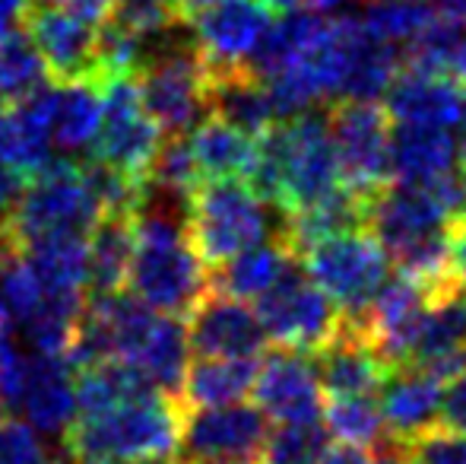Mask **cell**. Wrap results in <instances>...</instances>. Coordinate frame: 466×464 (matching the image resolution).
I'll return each instance as SVG.
<instances>
[{"instance_id":"25","label":"cell","mask_w":466,"mask_h":464,"mask_svg":"<svg viewBox=\"0 0 466 464\" xmlns=\"http://www.w3.org/2000/svg\"><path fill=\"white\" fill-rule=\"evenodd\" d=\"M190 153L200 169V179H251L258 160V137L232 128L216 115H207L187 130Z\"/></svg>"},{"instance_id":"46","label":"cell","mask_w":466,"mask_h":464,"mask_svg":"<svg viewBox=\"0 0 466 464\" xmlns=\"http://www.w3.org/2000/svg\"><path fill=\"white\" fill-rule=\"evenodd\" d=\"M435 16L444 19H466V0H435Z\"/></svg>"},{"instance_id":"23","label":"cell","mask_w":466,"mask_h":464,"mask_svg":"<svg viewBox=\"0 0 466 464\" xmlns=\"http://www.w3.org/2000/svg\"><path fill=\"white\" fill-rule=\"evenodd\" d=\"M461 169V143L454 128L393 124L390 181H435Z\"/></svg>"},{"instance_id":"1","label":"cell","mask_w":466,"mask_h":464,"mask_svg":"<svg viewBox=\"0 0 466 464\" xmlns=\"http://www.w3.org/2000/svg\"><path fill=\"white\" fill-rule=\"evenodd\" d=\"M185 207L187 198H175L147 185L140 211L130 217L134 248L127 286L159 315L185 318L209 290V271L187 239Z\"/></svg>"},{"instance_id":"26","label":"cell","mask_w":466,"mask_h":464,"mask_svg":"<svg viewBox=\"0 0 466 464\" xmlns=\"http://www.w3.org/2000/svg\"><path fill=\"white\" fill-rule=\"evenodd\" d=\"M207 102H209V115L222 118V121H228L232 128L245 130V134H251V137L267 134V130L279 121L264 83L248 67L209 74Z\"/></svg>"},{"instance_id":"35","label":"cell","mask_w":466,"mask_h":464,"mask_svg":"<svg viewBox=\"0 0 466 464\" xmlns=\"http://www.w3.org/2000/svg\"><path fill=\"white\" fill-rule=\"evenodd\" d=\"M327 446H330V433H327L324 420L277 423L270 427L258 464H318Z\"/></svg>"},{"instance_id":"34","label":"cell","mask_w":466,"mask_h":464,"mask_svg":"<svg viewBox=\"0 0 466 464\" xmlns=\"http://www.w3.org/2000/svg\"><path fill=\"white\" fill-rule=\"evenodd\" d=\"M431 16L435 10L429 6V0H362V13H359L371 36L400 51H406L422 36Z\"/></svg>"},{"instance_id":"49","label":"cell","mask_w":466,"mask_h":464,"mask_svg":"<svg viewBox=\"0 0 466 464\" xmlns=\"http://www.w3.org/2000/svg\"><path fill=\"white\" fill-rule=\"evenodd\" d=\"M105 464H185V461L166 455V459H124V461H105Z\"/></svg>"},{"instance_id":"10","label":"cell","mask_w":466,"mask_h":464,"mask_svg":"<svg viewBox=\"0 0 466 464\" xmlns=\"http://www.w3.org/2000/svg\"><path fill=\"white\" fill-rule=\"evenodd\" d=\"M254 312L264 325L267 341L305 353H314L327 341H333V335L346 322L339 305L318 284L308 280L301 264H295L264 296L254 299Z\"/></svg>"},{"instance_id":"22","label":"cell","mask_w":466,"mask_h":464,"mask_svg":"<svg viewBox=\"0 0 466 464\" xmlns=\"http://www.w3.org/2000/svg\"><path fill=\"white\" fill-rule=\"evenodd\" d=\"M318 369L320 388L330 397L343 395H378L380 382L390 372V366L378 356L371 341L362 335L356 322L346 318L343 328L333 335L320 350L311 353Z\"/></svg>"},{"instance_id":"13","label":"cell","mask_w":466,"mask_h":464,"mask_svg":"<svg viewBox=\"0 0 466 464\" xmlns=\"http://www.w3.org/2000/svg\"><path fill=\"white\" fill-rule=\"evenodd\" d=\"M277 10L270 0H216L187 19L194 48L209 74L245 70L270 32Z\"/></svg>"},{"instance_id":"38","label":"cell","mask_w":466,"mask_h":464,"mask_svg":"<svg viewBox=\"0 0 466 464\" xmlns=\"http://www.w3.org/2000/svg\"><path fill=\"white\" fill-rule=\"evenodd\" d=\"M0 464H48L45 439L23 420H0Z\"/></svg>"},{"instance_id":"30","label":"cell","mask_w":466,"mask_h":464,"mask_svg":"<svg viewBox=\"0 0 466 464\" xmlns=\"http://www.w3.org/2000/svg\"><path fill=\"white\" fill-rule=\"evenodd\" d=\"M102 124V93L93 80L61 83L57 87L55 118H51V147L64 156H76L96 143Z\"/></svg>"},{"instance_id":"2","label":"cell","mask_w":466,"mask_h":464,"mask_svg":"<svg viewBox=\"0 0 466 464\" xmlns=\"http://www.w3.org/2000/svg\"><path fill=\"white\" fill-rule=\"evenodd\" d=\"M248 181L282 217L343 188L327 130V112L311 108L279 118L267 134H260L258 160Z\"/></svg>"},{"instance_id":"47","label":"cell","mask_w":466,"mask_h":464,"mask_svg":"<svg viewBox=\"0 0 466 464\" xmlns=\"http://www.w3.org/2000/svg\"><path fill=\"white\" fill-rule=\"evenodd\" d=\"M209 4H216V0H175V6H178V16L185 19V23L194 16V13H200L203 6H209Z\"/></svg>"},{"instance_id":"54","label":"cell","mask_w":466,"mask_h":464,"mask_svg":"<svg viewBox=\"0 0 466 464\" xmlns=\"http://www.w3.org/2000/svg\"><path fill=\"white\" fill-rule=\"evenodd\" d=\"M4 410H6V404H4V395H0V420H4Z\"/></svg>"},{"instance_id":"37","label":"cell","mask_w":466,"mask_h":464,"mask_svg":"<svg viewBox=\"0 0 466 464\" xmlns=\"http://www.w3.org/2000/svg\"><path fill=\"white\" fill-rule=\"evenodd\" d=\"M410 455L416 464H466V436L438 423L410 442Z\"/></svg>"},{"instance_id":"52","label":"cell","mask_w":466,"mask_h":464,"mask_svg":"<svg viewBox=\"0 0 466 464\" xmlns=\"http://www.w3.org/2000/svg\"><path fill=\"white\" fill-rule=\"evenodd\" d=\"M4 124H6V108H0V150H4Z\"/></svg>"},{"instance_id":"18","label":"cell","mask_w":466,"mask_h":464,"mask_svg":"<svg viewBox=\"0 0 466 464\" xmlns=\"http://www.w3.org/2000/svg\"><path fill=\"white\" fill-rule=\"evenodd\" d=\"M13 410L23 414L38 436H61L76 420V378L74 366L64 356H25V372L19 382Z\"/></svg>"},{"instance_id":"32","label":"cell","mask_w":466,"mask_h":464,"mask_svg":"<svg viewBox=\"0 0 466 464\" xmlns=\"http://www.w3.org/2000/svg\"><path fill=\"white\" fill-rule=\"evenodd\" d=\"M324 420L330 439L346 442V446L374 449L380 439H387L384 417L378 407V395H343L324 401Z\"/></svg>"},{"instance_id":"14","label":"cell","mask_w":466,"mask_h":464,"mask_svg":"<svg viewBox=\"0 0 466 464\" xmlns=\"http://www.w3.org/2000/svg\"><path fill=\"white\" fill-rule=\"evenodd\" d=\"M254 376V404L270 423H314L324 414V388H320L314 356L305 350L277 347L260 353Z\"/></svg>"},{"instance_id":"5","label":"cell","mask_w":466,"mask_h":464,"mask_svg":"<svg viewBox=\"0 0 466 464\" xmlns=\"http://www.w3.org/2000/svg\"><path fill=\"white\" fill-rule=\"evenodd\" d=\"M175 32L178 29L149 45L140 70L134 74L143 108L162 130V137L187 134L200 118L209 115L207 64L194 42L178 38Z\"/></svg>"},{"instance_id":"19","label":"cell","mask_w":466,"mask_h":464,"mask_svg":"<svg viewBox=\"0 0 466 464\" xmlns=\"http://www.w3.org/2000/svg\"><path fill=\"white\" fill-rule=\"evenodd\" d=\"M444 378L416 363L393 366L378 388V407L390 439L412 442L441 423Z\"/></svg>"},{"instance_id":"27","label":"cell","mask_w":466,"mask_h":464,"mask_svg":"<svg viewBox=\"0 0 466 464\" xmlns=\"http://www.w3.org/2000/svg\"><path fill=\"white\" fill-rule=\"evenodd\" d=\"M258 359L197 356L185 372L181 404L185 407H222V404L245 401L254 388Z\"/></svg>"},{"instance_id":"15","label":"cell","mask_w":466,"mask_h":464,"mask_svg":"<svg viewBox=\"0 0 466 464\" xmlns=\"http://www.w3.org/2000/svg\"><path fill=\"white\" fill-rule=\"evenodd\" d=\"M187 344L194 356L258 359L267 350V335L254 305L226 293L207 290L187 312Z\"/></svg>"},{"instance_id":"39","label":"cell","mask_w":466,"mask_h":464,"mask_svg":"<svg viewBox=\"0 0 466 464\" xmlns=\"http://www.w3.org/2000/svg\"><path fill=\"white\" fill-rule=\"evenodd\" d=\"M441 423L466 436V369H461L457 376H451L448 382H444Z\"/></svg>"},{"instance_id":"17","label":"cell","mask_w":466,"mask_h":464,"mask_svg":"<svg viewBox=\"0 0 466 464\" xmlns=\"http://www.w3.org/2000/svg\"><path fill=\"white\" fill-rule=\"evenodd\" d=\"M23 29L42 55L48 77L57 83L93 80L98 83L96 64V26L76 19L64 6L29 4L23 13Z\"/></svg>"},{"instance_id":"42","label":"cell","mask_w":466,"mask_h":464,"mask_svg":"<svg viewBox=\"0 0 466 464\" xmlns=\"http://www.w3.org/2000/svg\"><path fill=\"white\" fill-rule=\"evenodd\" d=\"M318 464H371L369 449L359 446H346V442H330L324 449V455L318 459Z\"/></svg>"},{"instance_id":"31","label":"cell","mask_w":466,"mask_h":464,"mask_svg":"<svg viewBox=\"0 0 466 464\" xmlns=\"http://www.w3.org/2000/svg\"><path fill=\"white\" fill-rule=\"evenodd\" d=\"M403 61L466 83V19L431 16L422 36L403 51Z\"/></svg>"},{"instance_id":"45","label":"cell","mask_w":466,"mask_h":464,"mask_svg":"<svg viewBox=\"0 0 466 464\" xmlns=\"http://www.w3.org/2000/svg\"><path fill=\"white\" fill-rule=\"evenodd\" d=\"M29 0H0V32H10L23 26V13Z\"/></svg>"},{"instance_id":"20","label":"cell","mask_w":466,"mask_h":464,"mask_svg":"<svg viewBox=\"0 0 466 464\" xmlns=\"http://www.w3.org/2000/svg\"><path fill=\"white\" fill-rule=\"evenodd\" d=\"M390 124H422V128H454L461 121L463 83L435 70L406 64L397 70L390 87L380 96Z\"/></svg>"},{"instance_id":"3","label":"cell","mask_w":466,"mask_h":464,"mask_svg":"<svg viewBox=\"0 0 466 464\" xmlns=\"http://www.w3.org/2000/svg\"><path fill=\"white\" fill-rule=\"evenodd\" d=\"M185 404L162 391H147L111 404L89 417H76L64 433L76 464H105L124 459H166L178 455Z\"/></svg>"},{"instance_id":"50","label":"cell","mask_w":466,"mask_h":464,"mask_svg":"<svg viewBox=\"0 0 466 464\" xmlns=\"http://www.w3.org/2000/svg\"><path fill=\"white\" fill-rule=\"evenodd\" d=\"M457 179H461V204L466 213V162H461V169H457Z\"/></svg>"},{"instance_id":"40","label":"cell","mask_w":466,"mask_h":464,"mask_svg":"<svg viewBox=\"0 0 466 464\" xmlns=\"http://www.w3.org/2000/svg\"><path fill=\"white\" fill-rule=\"evenodd\" d=\"M23 191H25V175L16 166H10V162H0V232H6V226H10Z\"/></svg>"},{"instance_id":"53","label":"cell","mask_w":466,"mask_h":464,"mask_svg":"<svg viewBox=\"0 0 466 464\" xmlns=\"http://www.w3.org/2000/svg\"><path fill=\"white\" fill-rule=\"evenodd\" d=\"M203 464H251V461H203Z\"/></svg>"},{"instance_id":"8","label":"cell","mask_w":466,"mask_h":464,"mask_svg":"<svg viewBox=\"0 0 466 464\" xmlns=\"http://www.w3.org/2000/svg\"><path fill=\"white\" fill-rule=\"evenodd\" d=\"M98 217L102 213L83 181L80 162L70 156H55L42 172L32 175V185H25L6 235L16 245L64 232L89 235Z\"/></svg>"},{"instance_id":"21","label":"cell","mask_w":466,"mask_h":464,"mask_svg":"<svg viewBox=\"0 0 466 464\" xmlns=\"http://www.w3.org/2000/svg\"><path fill=\"white\" fill-rule=\"evenodd\" d=\"M410 363L435 372L444 382L466 369V286L461 280L431 293Z\"/></svg>"},{"instance_id":"44","label":"cell","mask_w":466,"mask_h":464,"mask_svg":"<svg viewBox=\"0 0 466 464\" xmlns=\"http://www.w3.org/2000/svg\"><path fill=\"white\" fill-rule=\"evenodd\" d=\"M371 464H416L410 455V442H400V439H380L371 452Z\"/></svg>"},{"instance_id":"16","label":"cell","mask_w":466,"mask_h":464,"mask_svg":"<svg viewBox=\"0 0 466 464\" xmlns=\"http://www.w3.org/2000/svg\"><path fill=\"white\" fill-rule=\"evenodd\" d=\"M431 293L422 284H416L406 273H393L378 286L371 303L359 318H350L362 328V335L371 341L378 356L387 366H403L412 356V344H416L419 325L429 309Z\"/></svg>"},{"instance_id":"55","label":"cell","mask_w":466,"mask_h":464,"mask_svg":"<svg viewBox=\"0 0 466 464\" xmlns=\"http://www.w3.org/2000/svg\"><path fill=\"white\" fill-rule=\"evenodd\" d=\"M35 4H55V0H35Z\"/></svg>"},{"instance_id":"11","label":"cell","mask_w":466,"mask_h":464,"mask_svg":"<svg viewBox=\"0 0 466 464\" xmlns=\"http://www.w3.org/2000/svg\"><path fill=\"white\" fill-rule=\"evenodd\" d=\"M98 93H102V124L93 143L96 160L147 181L153 156L162 143V130L143 108L137 80L130 74L105 77L98 80Z\"/></svg>"},{"instance_id":"33","label":"cell","mask_w":466,"mask_h":464,"mask_svg":"<svg viewBox=\"0 0 466 464\" xmlns=\"http://www.w3.org/2000/svg\"><path fill=\"white\" fill-rule=\"evenodd\" d=\"M48 83V67L23 26L0 32V102H19Z\"/></svg>"},{"instance_id":"41","label":"cell","mask_w":466,"mask_h":464,"mask_svg":"<svg viewBox=\"0 0 466 464\" xmlns=\"http://www.w3.org/2000/svg\"><path fill=\"white\" fill-rule=\"evenodd\" d=\"M61 6L67 13H74L76 19H83V23L102 26L115 10V0H61Z\"/></svg>"},{"instance_id":"51","label":"cell","mask_w":466,"mask_h":464,"mask_svg":"<svg viewBox=\"0 0 466 464\" xmlns=\"http://www.w3.org/2000/svg\"><path fill=\"white\" fill-rule=\"evenodd\" d=\"M0 331H10V318H6L4 305H0Z\"/></svg>"},{"instance_id":"43","label":"cell","mask_w":466,"mask_h":464,"mask_svg":"<svg viewBox=\"0 0 466 464\" xmlns=\"http://www.w3.org/2000/svg\"><path fill=\"white\" fill-rule=\"evenodd\" d=\"M451 261H454L457 280L466 286V213L451 223Z\"/></svg>"},{"instance_id":"12","label":"cell","mask_w":466,"mask_h":464,"mask_svg":"<svg viewBox=\"0 0 466 464\" xmlns=\"http://www.w3.org/2000/svg\"><path fill=\"white\" fill-rule=\"evenodd\" d=\"M273 423L258 404H222V407H190L181 420L178 455L185 464L203 461H260Z\"/></svg>"},{"instance_id":"4","label":"cell","mask_w":466,"mask_h":464,"mask_svg":"<svg viewBox=\"0 0 466 464\" xmlns=\"http://www.w3.org/2000/svg\"><path fill=\"white\" fill-rule=\"evenodd\" d=\"M282 213L248 179H203L187 194V239L207 271L282 232Z\"/></svg>"},{"instance_id":"36","label":"cell","mask_w":466,"mask_h":464,"mask_svg":"<svg viewBox=\"0 0 466 464\" xmlns=\"http://www.w3.org/2000/svg\"><path fill=\"white\" fill-rule=\"evenodd\" d=\"M108 19L121 26V29H127L130 36L143 38L147 45L168 36L178 26H187L178 16L175 0H115V10H111Z\"/></svg>"},{"instance_id":"28","label":"cell","mask_w":466,"mask_h":464,"mask_svg":"<svg viewBox=\"0 0 466 464\" xmlns=\"http://www.w3.org/2000/svg\"><path fill=\"white\" fill-rule=\"evenodd\" d=\"M134 366L147 376V382L156 391L181 401V385H185V372L190 366V344L185 318L178 315H159L143 341L140 353L134 356Z\"/></svg>"},{"instance_id":"6","label":"cell","mask_w":466,"mask_h":464,"mask_svg":"<svg viewBox=\"0 0 466 464\" xmlns=\"http://www.w3.org/2000/svg\"><path fill=\"white\" fill-rule=\"evenodd\" d=\"M461 213L457 172L435 181H390L369 201V230L378 235L387 258H393L410 245L448 232Z\"/></svg>"},{"instance_id":"48","label":"cell","mask_w":466,"mask_h":464,"mask_svg":"<svg viewBox=\"0 0 466 464\" xmlns=\"http://www.w3.org/2000/svg\"><path fill=\"white\" fill-rule=\"evenodd\" d=\"M457 143H461V162H466V83H463V106H461V121H457Z\"/></svg>"},{"instance_id":"7","label":"cell","mask_w":466,"mask_h":464,"mask_svg":"<svg viewBox=\"0 0 466 464\" xmlns=\"http://www.w3.org/2000/svg\"><path fill=\"white\" fill-rule=\"evenodd\" d=\"M299 264L311 284H318L346 318H359L378 286L390 277V258L369 226L327 235L301 248Z\"/></svg>"},{"instance_id":"9","label":"cell","mask_w":466,"mask_h":464,"mask_svg":"<svg viewBox=\"0 0 466 464\" xmlns=\"http://www.w3.org/2000/svg\"><path fill=\"white\" fill-rule=\"evenodd\" d=\"M339 181L352 194L371 201L390 185V118L378 99H337L327 106Z\"/></svg>"},{"instance_id":"24","label":"cell","mask_w":466,"mask_h":464,"mask_svg":"<svg viewBox=\"0 0 466 464\" xmlns=\"http://www.w3.org/2000/svg\"><path fill=\"white\" fill-rule=\"evenodd\" d=\"M299 264V254L289 245L286 235H273V239L251 245L248 252L228 258L226 264L209 271V290L235 296L241 303H254L270 290L277 280L286 277L292 267Z\"/></svg>"},{"instance_id":"56","label":"cell","mask_w":466,"mask_h":464,"mask_svg":"<svg viewBox=\"0 0 466 464\" xmlns=\"http://www.w3.org/2000/svg\"><path fill=\"white\" fill-rule=\"evenodd\" d=\"M48 464H64V461H48Z\"/></svg>"},{"instance_id":"29","label":"cell","mask_w":466,"mask_h":464,"mask_svg":"<svg viewBox=\"0 0 466 464\" xmlns=\"http://www.w3.org/2000/svg\"><path fill=\"white\" fill-rule=\"evenodd\" d=\"M130 248H134L130 217H98L86 235V296L124 290Z\"/></svg>"}]
</instances>
